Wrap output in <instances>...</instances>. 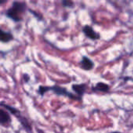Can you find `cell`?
<instances>
[{
  "label": "cell",
  "mask_w": 133,
  "mask_h": 133,
  "mask_svg": "<svg viewBox=\"0 0 133 133\" xmlns=\"http://www.w3.org/2000/svg\"><path fill=\"white\" fill-rule=\"evenodd\" d=\"M27 9V5L25 2L14 1L12 5L5 11V14L7 17L11 19L16 23L23 20V15Z\"/></svg>",
  "instance_id": "1"
},
{
  "label": "cell",
  "mask_w": 133,
  "mask_h": 133,
  "mask_svg": "<svg viewBox=\"0 0 133 133\" xmlns=\"http://www.w3.org/2000/svg\"><path fill=\"white\" fill-rule=\"evenodd\" d=\"M0 106L3 108H5L6 111H8L10 114H12V115H14L17 120L19 122L20 125L23 126V128L26 130V132L27 133H32V125L30 124L29 121L27 120V118L23 116L21 112L16 108H14L13 106H10L9 104H4L3 102H2L0 104Z\"/></svg>",
  "instance_id": "2"
},
{
  "label": "cell",
  "mask_w": 133,
  "mask_h": 133,
  "mask_svg": "<svg viewBox=\"0 0 133 133\" xmlns=\"http://www.w3.org/2000/svg\"><path fill=\"white\" fill-rule=\"evenodd\" d=\"M51 90L58 96H63V97H68L72 100H76V101H82V98H80L77 95H75L74 94L69 92L66 88L62 87L58 85L51 86Z\"/></svg>",
  "instance_id": "3"
},
{
  "label": "cell",
  "mask_w": 133,
  "mask_h": 133,
  "mask_svg": "<svg viewBox=\"0 0 133 133\" xmlns=\"http://www.w3.org/2000/svg\"><path fill=\"white\" fill-rule=\"evenodd\" d=\"M82 31L87 38L92 41H97L101 38L100 34L95 31V30L90 25H84L83 26Z\"/></svg>",
  "instance_id": "4"
},
{
  "label": "cell",
  "mask_w": 133,
  "mask_h": 133,
  "mask_svg": "<svg viewBox=\"0 0 133 133\" xmlns=\"http://www.w3.org/2000/svg\"><path fill=\"white\" fill-rule=\"evenodd\" d=\"M12 118L10 113L5 108H0V125L3 127L8 128L11 125Z\"/></svg>",
  "instance_id": "5"
},
{
  "label": "cell",
  "mask_w": 133,
  "mask_h": 133,
  "mask_svg": "<svg viewBox=\"0 0 133 133\" xmlns=\"http://www.w3.org/2000/svg\"><path fill=\"white\" fill-rule=\"evenodd\" d=\"M79 65L82 69L85 71H90L94 67V62L87 56L83 55L79 62Z\"/></svg>",
  "instance_id": "6"
},
{
  "label": "cell",
  "mask_w": 133,
  "mask_h": 133,
  "mask_svg": "<svg viewBox=\"0 0 133 133\" xmlns=\"http://www.w3.org/2000/svg\"><path fill=\"white\" fill-rule=\"evenodd\" d=\"M87 89V85L86 83H74L72 85V90L75 92L76 95L79 97L80 98L83 97L84 94L86 93Z\"/></svg>",
  "instance_id": "7"
},
{
  "label": "cell",
  "mask_w": 133,
  "mask_h": 133,
  "mask_svg": "<svg viewBox=\"0 0 133 133\" xmlns=\"http://www.w3.org/2000/svg\"><path fill=\"white\" fill-rule=\"evenodd\" d=\"M110 86L104 82H98L96 83V85L92 87V90L95 93H108L110 91Z\"/></svg>",
  "instance_id": "8"
},
{
  "label": "cell",
  "mask_w": 133,
  "mask_h": 133,
  "mask_svg": "<svg viewBox=\"0 0 133 133\" xmlns=\"http://www.w3.org/2000/svg\"><path fill=\"white\" fill-rule=\"evenodd\" d=\"M0 33H1L0 41L2 43H8V42H9V41H12L14 39L13 35L10 32H7V31L3 30L2 29H1Z\"/></svg>",
  "instance_id": "9"
},
{
  "label": "cell",
  "mask_w": 133,
  "mask_h": 133,
  "mask_svg": "<svg viewBox=\"0 0 133 133\" xmlns=\"http://www.w3.org/2000/svg\"><path fill=\"white\" fill-rule=\"evenodd\" d=\"M51 90V86H43V85H40L38 87L37 89V93L41 95V96H44L48 91Z\"/></svg>",
  "instance_id": "10"
},
{
  "label": "cell",
  "mask_w": 133,
  "mask_h": 133,
  "mask_svg": "<svg viewBox=\"0 0 133 133\" xmlns=\"http://www.w3.org/2000/svg\"><path fill=\"white\" fill-rule=\"evenodd\" d=\"M62 5L65 8H73L74 2L71 0H63L62 2Z\"/></svg>",
  "instance_id": "11"
},
{
  "label": "cell",
  "mask_w": 133,
  "mask_h": 133,
  "mask_svg": "<svg viewBox=\"0 0 133 133\" xmlns=\"http://www.w3.org/2000/svg\"><path fill=\"white\" fill-rule=\"evenodd\" d=\"M29 11L30 12V13H32L37 19H39V20H42V19H43V16H42V15L40 13V12H36V11H34V10H33V9H29Z\"/></svg>",
  "instance_id": "12"
},
{
  "label": "cell",
  "mask_w": 133,
  "mask_h": 133,
  "mask_svg": "<svg viewBox=\"0 0 133 133\" xmlns=\"http://www.w3.org/2000/svg\"><path fill=\"white\" fill-rule=\"evenodd\" d=\"M23 81L25 83H27L30 80V76L27 73H24L23 76Z\"/></svg>",
  "instance_id": "13"
},
{
  "label": "cell",
  "mask_w": 133,
  "mask_h": 133,
  "mask_svg": "<svg viewBox=\"0 0 133 133\" xmlns=\"http://www.w3.org/2000/svg\"><path fill=\"white\" fill-rule=\"evenodd\" d=\"M36 131H37V133H46V132H44L42 129H39V128H36Z\"/></svg>",
  "instance_id": "14"
},
{
  "label": "cell",
  "mask_w": 133,
  "mask_h": 133,
  "mask_svg": "<svg viewBox=\"0 0 133 133\" xmlns=\"http://www.w3.org/2000/svg\"><path fill=\"white\" fill-rule=\"evenodd\" d=\"M109 133H122L121 132H119V131H114V132H111Z\"/></svg>",
  "instance_id": "15"
},
{
  "label": "cell",
  "mask_w": 133,
  "mask_h": 133,
  "mask_svg": "<svg viewBox=\"0 0 133 133\" xmlns=\"http://www.w3.org/2000/svg\"><path fill=\"white\" fill-rule=\"evenodd\" d=\"M4 2H5V0H3V1H0V4H2V3H4Z\"/></svg>",
  "instance_id": "16"
}]
</instances>
